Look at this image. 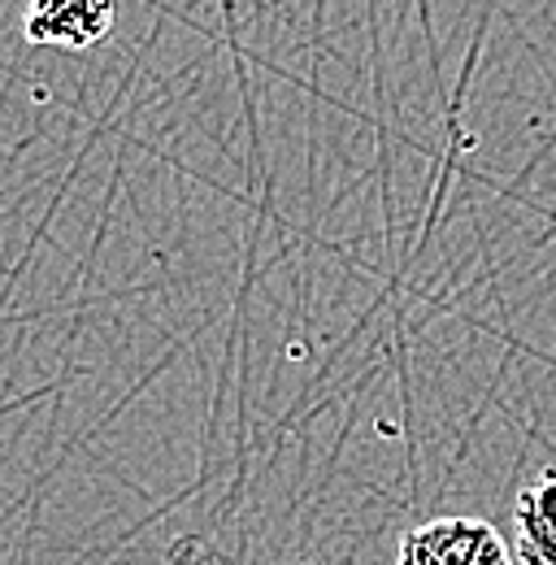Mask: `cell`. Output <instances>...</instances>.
Segmentation results:
<instances>
[{"label": "cell", "instance_id": "6da1fadb", "mask_svg": "<svg viewBox=\"0 0 556 565\" xmlns=\"http://www.w3.org/2000/svg\"><path fill=\"white\" fill-rule=\"evenodd\" d=\"M396 565H513V553L487 518H435L400 540Z\"/></svg>", "mask_w": 556, "mask_h": 565}, {"label": "cell", "instance_id": "7a4b0ae2", "mask_svg": "<svg viewBox=\"0 0 556 565\" xmlns=\"http://www.w3.org/2000/svg\"><path fill=\"white\" fill-rule=\"evenodd\" d=\"M118 18V0H31L22 18V35L40 49L87 53L96 49Z\"/></svg>", "mask_w": 556, "mask_h": 565}, {"label": "cell", "instance_id": "3957f363", "mask_svg": "<svg viewBox=\"0 0 556 565\" xmlns=\"http://www.w3.org/2000/svg\"><path fill=\"white\" fill-rule=\"evenodd\" d=\"M517 557L526 565H556V470L522 488L513 504Z\"/></svg>", "mask_w": 556, "mask_h": 565}]
</instances>
